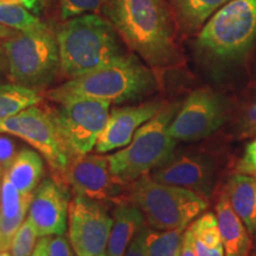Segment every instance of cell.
<instances>
[{"label":"cell","instance_id":"32","mask_svg":"<svg viewBox=\"0 0 256 256\" xmlns=\"http://www.w3.org/2000/svg\"><path fill=\"white\" fill-rule=\"evenodd\" d=\"M146 232L147 226H144V228L138 232L136 238H133L130 244L128 246L127 250L124 254V256H147Z\"/></svg>","mask_w":256,"mask_h":256},{"label":"cell","instance_id":"7","mask_svg":"<svg viewBox=\"0 0 256 256\" xmlns=\"http://www.w3.org/2000/svg\"><path fill=\"white\" fill-rule=\"evenodd\" d=\"M256 38V0H230L208 19L197 44L210 56L235 60L246 55Z\"/></svg>","mask_w":256,"mask_h":256},{"label":"cell","instance_id":"20","mask_svg":"<svg viewBox=\"0 0 256 256\" xmlns=\"http://www.w3.org/2000/svg\"><path fill=\"white\" fill-rule=\"evenodd\" d=\"M230 204L250 234L256 232V177L236 174L226 186Z\"/></svg>","mask_w":256,"mask_h":256},{"label":"cell","instance_id":"18","mask_svg":"<svg viewBox=\"0 0 256 256\" xmlns=\"http://www.w3.org/2000/svg\"><path fill=\"white\" fill-rule=\"evenodd\" d=\"M113 226L108 238L106 256H124L128 246L145 226L142 210L130 202H121L113 210Z\"/></svg>","mask_w":256,"mask_h":256},{"label":"cell","instance_id":"23","mask_svg":"<svg viewBox=\"0 0 256 256\" xmlns=\"http://www.w3.org/2000/svg\"><path fill=\"white\" fill-rule=\"evenodd\" d=\"M185 229L186 228L171 230H156L147 228V256H179Z\"/></svg>","mask_w":256,"mask_h":256},{"label":"cell","instance_id":"41","mask_svg":"<svg viewBox=\"0 0 256 256\" xmlns=\"http://www.w3.org/2000/svg\"><path fill=\"white\" fill-rule=\"evenodd\" d=\"M252 176H254V177H256V171L254 172V174H252Z\"/></svg>","mask_w":256,"mask_h":256},{"label":"cell","instance_id":"28","mask_svg":"<svg viewBox=\"0 0 256 256\" xmlns=\"http://www.w3.org/2000/svg\"><path fill=\"white\" fill-rule=\"evenodd\" d=\"M18 142L8 134L0 133V165L2 168L8 170L18 154Z\"/></svg>","mask_w":256,"mask_h":256},{"label":"cell","instance_id":"13","mask_svg":"<svg viewBox=\"0 0 256 256\" xmlns=\"http://www.w3.org/2000/svg\"><path fill=\"white\" fill-rule=\"evenodd\" d=\"M159 183L188 188L209 200L216 180V165L209 156L198 152L176 153L151 174Z\"/></svg>","mask_w":256,"mask_h":256},{"label":"cell","instance_id":"34","mask_svg":"<svg viewBox=\"0 0 256 256\" xmlns=\"http://www.w3.org/2000/svg\"><path fill=\"white\" fill-rule=\"evenodd\" d=\"M194 247H196L197 256H226V254H224L223 246L211 248V247H208L206 244H203V243L194 238Z\"/></svg>","mask_w":256,"mask_h":256},{"label":"cell","instance_id":"10","mask_svg":"<svg viewBox=\"0 0 256 256\" xmlns=\"http://www.w3.org/2000/svg\"><path fill=\"white\" fill-rule=\"evenodd\" d=\"M113 217L104 203L76 194L70 200L69 241L76 256L106 254Z\"/></svg>","mask_w":256,"mask_h":256},{"label":"cell","instance_id":"36","mask_svg":"<svg viewBox=\"0 0 256 256\" xmlns=\"http://www.w3.org/2000/svg\"><path fill=\"white\" fill-rule=\"evenodd\" d=\"M49 241L50 238L48 236L40 238L31 256H49Z\"/></svg>","mask_w":256,"mask_h":256},{"label":"cell","instance_id":"15","mask_svg":"<svg viewBox=\"0 0 256 256\" xmlns=\"http://www.w3.org/2000/svg\"><path fill=\"white\" fill-rule=\"evenodd\" d=\"M165 104V102L154 101L113 108L104 132L95 145L96 153L104 154L126 147L132 142L136 130L151 120Z\"/></svg>","mask_w":256,"mask_h":256},{"label":"cell","instance_id":"27","mask_svg":"<svg viewBox=\"0 0 256 256\" xmlns=\"http://www.w3.org/2000/svg\"><path fill=\"white\" fill-rule=\"evenodd\" d=\"M60 18L62 20L86 14H98L104 0H56Z\"/></svg>","mask_w":256,"mask_h":256},{"label":"cell","instance_id":"16","mask_svg":"<svg viewBox=\"0 0 256 256\" xmlns=\"http://www.w3.org/2000/svg\"><path fill=\"white\" fill-rule=\"evenodd\" d=\"M32 196L20 194L4 176L0 192V252L11 248L14 235L26 220Z\"/></svg>","mask_w":256,"mask_h":256},{"label":"cell","instance_id":"19","mask_svg":"<svg viewBox=\"0 0 256 256\" xmlns=\"http://www.w3.org/2000/svg\"><path fill=\"white\" fill-rule=\"evenodd\" d=\"M44 158L32 148L19 150L14 162L5 171V176L23 194H32L42 183L44 176Z\"/></svg>","mask_w":256,"mask_h":256},{"label":"cell","instance_id":"9","mask_svg":"<svg viewBox=\"0 0 256 256\" xmlns=\"http://www.w3.org/2000/svg\"><path fill=\"white\" fill-rule=\"evenodd\" d=\"M52 108L56 124L72 158L90 153L104 132L110 113V102L75 98Z\"/></svg>","mask_w":256,"mask_h":256},{"label":"cell","instance_id":"4","mask_svg":"<svg viewBox=\"0 0 256 256\" xmlns=\"http://www.w3.org/2000/svg\"><path fill=\"white\" fill-rule=\"evenodd\" d=\"M0 72L10 82L42 92L60 72L55 32L48 26L0 40Z\"/></svg>","mask_w":256,"mask_h":256},{"label":"cell","instance_id":"33","mask_svg":"<svg viewBox=\"0 0 256 256\" xmlns=\"http://www.w3.org/2000/svg\"><path fill=\"white\" fill-rule=\"evenodd\" d=\"M179 256H197L196 247H194V236L192 234L190 226H188L184 232L183 241H182L180 255Z\"/></svg>","mask_w":256,"mask_h":256},{"label":"cell","instance_id":"43","mask_svg":"<svg viewBox=\"0 0 256 256\" xmlns=\"http://www.w3.org/2000/svg\"><path fill=\"white\" fill-rule=\"evenodd\" d=\"M48 2H52V0H48Z\"/></svg>","mask_w":256,"mask_h":256},{"label":"cell","instance_id":"3","mask_svg":"<svg viewBox=\"0 0 256 256\" xmlns=\"http://www.w3.org/2000/svg\"><path fill=\"white\" fill-rule=\"evenodd\" d=\"M60 74L78 78L128 54V48L107 18L86 14L63 22L56 32Z\"/></svg>","mask_w":256,"mask_h":256},{"label":"cell","instance_id":"14","mask_svg":"<svg viewBox=\"0 0 256 256\" xmlns=\"http://www.w3.org/2000/svg\"><path fill=\"white\" fill-rule=\"evenodd\" d=\"M69 206L66 186L56 179H44L34 192L26 220L40 238L64 235L68 228Z\"/></svg>","mask_w":256,"mask_h":256},{"label":"cell","instance_id":"45","mask_svg":"<svg viewBox=\"0 0 256 256\" xmlns=\"http://www.w3.org/2000/svg\"><path fill=\"white\" fill-rule=\"evenodd\" d=\"M255 234H256V232H255Z\"/></svg>","mask_w":256,"mask_h":256},{"label":"cell","instance_id":"40","mask_svg":"<svg viewBox=\"0 0 256 256\" xmlns=\"http://www.w3.org/2000/svg\"><path fill=\"white\" fill-rule=\"evenodd\" d=\"M0 256H12L10 250H4V252H0Z\"/></svg>","mask_w":256,"mask_h":256},{"label":"cell","instance_id":"35","mask_svg":"<svg viewBox=\"0 0 256 256\" xmlns=\"http://www.w3.org/2000/svg\"><path fill=\"white\" fill-rule=\"evenodd\" d=\"M19 2L25 8L36 14L37 17L43 14V10L46 8V0H19Z\"/></svg>","mask_w":256,"mask_h":256},{"label":"cell","instance_id":"26","mask_svg":"<svg viewBox=\"0 0 256 256\" xmlns=\"http://www.w3.org/2000/svg\"><path fill=\"white\" fill-rule=\"evenodd\" d=\"M38 238H40L37 235L34 226L25 220L14 235L10 252L12 256H31L36 248Z\"/></svg>","mask_w":256,"mask_h":256},{"label":"cell","instance_id":"1","mask_svg":"<svg viewBox=\"0 0 256 256\" xmlns=\"http://www.w3.org/2000/svg\"><path fill=\"white\" fill-rule=\"evenodd\" d=\"M100 11L126 46L153 70L180 62L177 18L166 0H104Z\"/></svg>","mask_w":256,"mask_h":256},{"label":"cell","instance_id":"39","mask_svg":"<svg viewBox=\"0 0 256 256\" xmlns=\"http://www.w3.org/2000/svg\"><path fill=\"white\" fill-rule=\"evenodd\" d=\"M0 2H8V4H20V2H19V0H0Z\"/></svg>","mask_w":256,"mask_h":256},{"label":"cell","instance_id":"29","mask_svg":"<svg viewBox=\"0 0 256 256\" xmlns=\"http://www.w3.org/2000/svg\"><path fill=\"white\" fill-rule=\"evenodd\" d=\"M238 174H252L256 171V138L246 146L244 152L238 162Z\"/></svg>","mask_w":256,"mask_h":256},{"label":"cell","instance_id":"8","mask_svg":"<svg viewBox=\"0 0 256 256\" xmlns=\"http://www.w3.org/2000/svg\"><path fill=\"white\" fill-rule=\"evenodd\" d=\"M0 133L19 138L34 147L57 174H66L72 156L60 136L52 108L31 106L20 113L0 120Z\"/></svg>","mask_w":256,"mask_h":256},{"label":"cell","instance_id":"11","mask_svg":"<svg viewBox=\"0 0 256 256\" xmlns=\"http://www.w3.org/2000/svg\"><path fill=\"white\" fill-rule=\"evenodd\" d=\"M226 119L222 98L211 89L192 92L180 104L170 124V134L177 142H198L215 133Z\"/></svg>","mask_w":256,"mask_h":256},{"label":"cell","instance_id":"5","mask_svg":"<svg viewBox=\"0 0 256 256\" xmlns=\"http://www.w3.org/2000/svg\"><path fill=\"white\" fill-rule=\"evenodd\" d=\"M179 107L178 102L166 104L136 130L126 147L108 156L112 174L120 182L130 185L166 164L174 156L177 140L170 134L168 128Z\"/></svg>","mask_w":256,"mask_h":256},{"label":"cell","instance_id":"12","mask_svg":"<svg viewBox=\"0 0 256 256\" xmlns=\"http://www.w3.org/2000/svg\"><path fill=\"white\" fill-rule=\"evenodd\" d=\"M66 183L76 194L89 200L107 203L116 200L121 203L124 185L112 174L108 156L84 154L72 159L64 174Z\"/></svg>","mask_w":256,"mask_h":256},{"label":"cell","instance_id":"22","mask_svg":"<svg viewBox=\"0 0 256 256\" xmlns=\"http://www.w3.org/2000/svg\"><path fill=\"white\" fill-rule=\"evenodd\" d=\"M43 98L40 92L24 86L12 82L0 84V120L14 116L31 106L40 104Z\"/></svg>","mask_w":256,"mask_h":256},{"label":"cell","instance_id":"38","mask_svg":"<svg viewBox=\"0 0 256 256\" xmlns=\"http://www.w3.org/2000/svg\"><path fill=\"white\" fill-rule=\"evenodd\" d=\"M5 176V170L2 168V166L0 165V192H2V180H4Z\"/></svg>","mask_w":256,"mask_h":256},{"label":"cell","instance_id":"17","mask_svg":"<svg viewBox=\"0 0 256 256\" xmlns=\"http://www.w3.org/2000/svg\"><path fill=\"white\" fill-rule=\"evenodd\" d=\"M216 217L226 256H248L252 247L250 232L232 209L226 191L220 196Z\"/></svg>","mask_w":256,"mask_h":256},{"label":"cell","instance_id":"24","mask_svg":"<svg viewBox=\"0 0 256 256\" xmlns=\"http://www.w3.org/2000/svg\"><path fill=\"white\" fill-rule=\"evenodd\" d=\"M0 24L18 32H32L48 28L40 17L20 4L0 2Z\"/></svg>","mask_w":256,"mask_h":256},{"label":"cell","instance_id":"25","mask_svg":"<svg viewBox=\"0 0 256 256\" xmlns=\"http://www.w3.org/2000/svg\"><path fill=\"white\" fill-rule=\"evenodd\" d=\"M188 226L192 230L194 238L203 243V244L208 246V247L215 248L223 246L215 214H204V215L198 217L196 220H194Z\"/></svg>","mask_w":256,"mask_h":256},{"label":"cell","instance_id":"6","mask_svg":"<svg viewBox=\"0 0 256 256\" xmlns=\"http://www.w3.org/2000/svg\"><path fill=\"white\" fill-rule=\"evenodd\" d=\"M128 202L142 210L146 223L156 230L188 228L208 206V200L200 194L159 183L150 174L130 184Z\"/></svg>","mask_w":256,"mask_h":256},{"label":"cell","instance_id":"37","mask_svg":"<svg viewBox=\"0 0 256 256\" xmlns=\"http://www.w3.org/2000/svg\"><path fill=\"white\" fill-rule=\"evenodd\" d=\"M17 32L18 31H14V30H12V28L5 26V25L0 24V40H6V38L14 36Z\"/></svg>","mask_w":256,"mask_h":256},{"label":"cell","instance_id":"30","mask_svg":"<svg viewBox=\"0 0 256 256\" xmlns=\"http://www.w3.org/2000/svg\"><path fill=\"white\" fill-rule=\"evenodd\" d=\"M49 256H75V252L70 244V241L64 235L51 236Z\"/></svg>","mask_w":256,"mask_h":256},{"label":"cell","instance_id":"31","mask_svg":"<svg viewBox=\"0 0 256 256\" xmlns=\"http://www.w3.org/2000/svg\"><path fill=\"white\" fill-rule=\"evenodd\" d=\"M240 130L244 136H250L256 134V100L249 106L243 114Z\"/></svg>","mask_w":256,"mask_h":256},{"label":"cell","instance_id":"21","mask_svg":"<svg viewBox=\"0 0 256 256\" xmlns=\"http://www.w3.org/2000/svg\"><path fill=\"white\" fill-rule=\"evenodd\" d=\"M178 24L185 32L200 30L217 10L230 0H170Z\"/></svg>","mask_w":256,"mask_h":256},{"label":"cell","instance_id":"44","mask_svg":"<svg viewBox=\"0 0 256 256\" xmlns=\"http://www.w3.org/2000/svg\"><path fill=\"white\" fill-rule=\"evenodd\" d=\"M179 255H180V254H179Z\"/></svg>","mask_w":256,"mask_h":256},{"label":"cell","instance_id":"42","mask_svg":"<svg viewBox=\"0 0 256 256\" xmlns=\"http://www.w3.org/2000/svg\"><path fill=\"white\" fill-rule=\"evenodd\" d=\"M98 256H106V254H102V255H98Z\"/></svg>","mask_w":256,"mask_h":256},{"label":"cell","instance_id":"2","mask_svg":"<svg viewBox=\"0 0 256 256\" xmlns=\"http://www.w3.org/2000/svg\"><path fill=\"white\" fill-rule=\"evenodd\" d=\"M154 70L134 52L101 68L68 80L43 95L55 104H64L75 98H96L110 104H126L142 100L156 89Z\"/></svg>","mask_w":256,"mask_h":256}]
</instances>
